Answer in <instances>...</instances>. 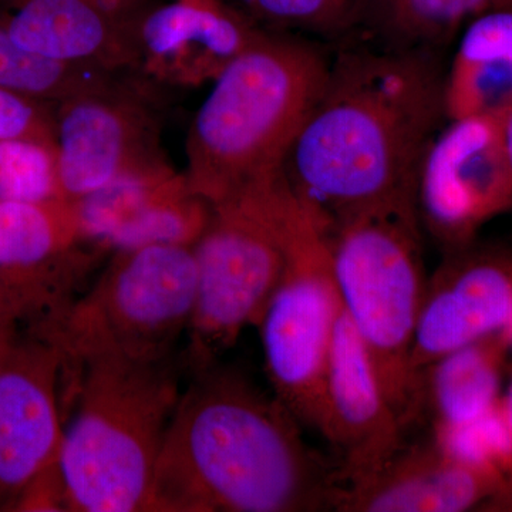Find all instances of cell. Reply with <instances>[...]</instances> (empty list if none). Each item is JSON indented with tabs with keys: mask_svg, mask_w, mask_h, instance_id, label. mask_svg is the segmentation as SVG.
<instances>
[{
	"mask_svg": "<svg viewBox=\"0 0 512 512\" xmlns=\"http://www.w3.org/2000/svg\"><path fill=\"white\" fill-rule=\"evenodd\" d=\"M443 77L429 50L340 53L282 165L292 190L330 224L416 198L421 157L447 120Z\"/></svg>",
	"mask_w": 512,
	"mask_h": 512,
	"instance_id": "1",
	"label": "cell"
},
{
	"mask_svg": "<svg viewBox=\"0 0 512 512\" xmlns=\"http://www.w3.org/2000/svg\"><path fill=\"white\" fill-rule=\"evenodd\" d=\"M299 421L238 370L191 376L161 446L154 512H313L339 474L306 446Z\"/></svg>",
	"mask_w": 512,
	"mask_h": 512,
	"instance_id": "2",
	"label": "cell"
},
{
	"mask_svg": "<svg viewBox=\"0 0 512 512\" xmlns=\"http://www.w3.org/2000/svg\"><path fill=\"white\" fill-rule=\"evenodd\" d=\"M329 64L311 43L269 32L225 64L188 133L191 190L212 204L282 168Z\"/></svg>",
	"mask_w": 512,
	"mask_h": 512,
	"instance_id": "3",
	"label": "cell"
},
{
	"mask_svg": "<svg viewBox=\"0 0 512 512\" xmlns=\"http://www.w3.org/2000/svg\"><path fill=\"white\" fill-rule=\"evenodd\" d=\"M180 394L174 360L79 367L57 457L70 511H153L158 456Z\"/></svg>",
	"mask_w": 512,
	"mask_h": 512,
	"instance_id": "4",
	"label": "cell"
},
{
	"mask_svg": "<svg viewBox=\"0 0 512 512\" xmlns=\"http://www.w3.org/2000/svg\"><path fill=\"white\" fill-rule=\"evenodd\" d=\"M416 198L330 224V254L342 309L362 340L404 427L423 413L412 352L426 292Z\"/></svg>",
	"mask_w": 512,
	"mask_h": 512,
	"instance_id": "5",
	"label": "cell"
},
{
	"mask_svg": "<svg viewBox=\"0 0 512 512\" xmlns=\"http://www.w3.org/2000/svg\"><path fill=\"white\" fill-rule=\"evenodd\" d=\"M295 191L284 170L210 204L194 244L195 302L181 360L190 375L221 362L248 326H258L284 271Z\"/></svg>",
	"mask_w": 512,
	"mask_h": 512,
	"instance_id": "6",
	"label": "cell"
},
{
	"mask_svg": "<svg viewBox=\"0 0 512 512\" xmlns=\"http://www.w3.org/2000/svg\"><path fill=\"white\" fill-rule=\"evenodd\" d=\"M192 247L150 245L114 252L89 291L33 326L59 349L67 383L90 360L174 359L194 309L197 262Z\"/></svg>",
	"mask_w": 512,
	"mask_h": 512,
	"instance_id": "7",
	"label": "cell"
},
{
	"mask_svg": "<svg viewBox=\"0 0 512 512\" xmlns=\"http://www.w3.org/2000/svg\"><path fill=\"white\" fill-rule=\"evenodd\" d=\"M342 312L330 254V221L296 195L284 271L258 328L274 396L299 423L315 429Z\"/></svg>",
	"mask_w": 512,
	"mask_h": 512,
	"instance_id": "8",
	"label": "cell"
},
{
	"mask_svg": "<svg viewBox=\"0 0 512 512\" xmlns=\"http://www.w3.org/2000/svg\"><path fill=\"white\" fill-rule=\"evenodd\" d=\"M503 114L446 120L421 157L417 214L447 252L470 247L485 224L512 210Z\"/></svg>",
	"mask_w": 512,
	"mask_h": 512,
	"instance_id": "9",
	"label": "cell"
},
{
	"mask_svg": "<svg viewBox=\"0 0 512 512\" xmlns=\"http://www.w3.org/2000/svg\"><path fill=\"white\" fill-rule=\"evenodd\" d=\"M59 349L39 330L0 338V511L57 463L66 414Z\"/></svg>",
	"mask_w": 512,
	"mask_h": 512,
	"instance_id": "10",
	"label": "cell"
},
{
	"mask_svg": "<svg viewBox=\"0 0 512 512\" xmlns=\"http://www.w3.org/2000/svg\"><path fill=\"white\" fill-rule=\"evenodd\" d=\"M57 106L55 150L63 200H80L123 175L163 163L150 113L120 80Z\"/></svg>",
	"mask_w": 512,
	"mask_h": 512,
	"instance_id": "11",
	"label": "cell"
},
{
	"mask_svg": "<svg viewBox=\"0 0 512 512\" xmlns=\"http://www.w3.org/2000/svg\"><path fill=\"white\" fill-rule=\"evenodd\" d=\"M96 254L80 234L72 202L0 200V279L28 325L52 318L79 295Z\"/></svg>",
	"mask_w": 512,
	"mask_h": 512,
	"instance_id": "12",
	"label": "cell"
},
{
	"mask_svg": "<svg viewBox=\"0 0 512 512\" xmlns=\"http://www.w3.org/2000/svg\"><path fill=\"white\" fill-rule=\"evenodd\" d=\"M512 315V254L470 247L448 252L427 279L412 352L420 384L427 367L477 340L503 332Z\"/></svg>",
	"mask_w": 512,
	"mask_h": 512,
	"instance_id": "13",
	"label": "cell"
},
{
	"mask_svg": "<svg viewBox=\"0 0 512 512\" xmlns=\"http://www.w3.org/2000/svg\"><path fill=\"white\" fill-rule=\"evenodd\" d=\"M404 429L369 353L342 312L330 348L316 423V430L342 457L339 484L383 466L402 448Z\"/></svg>",
	"mask_w": 512,
	"mask_h": 512,
	"instance_id": "14",
	"label": "cell"
},
{
	"mask_svg": "<svg viewBox=\"0 0 512 512\" xmlns=\"http://www.w3.org/2000/svg\"><path fill=\"white\" fill-rule=\"evenodd\" d=\"M501 474L451 456L436 441L400 448L383 466L338 484L332 508L342 512L493 511Z\"/></svg>",
	"mask_w": 512,
	"mask_h": 512,
	"instance_id": "15",
	"label": "cell"
},
{
	"mask_svg": "<svg viewBox=\"0 0 512 512\" xmlns=\"http://www.w3.org/2000/svg\"><path fill=\"white\" fill-rule=\"evenodd\" d=\"M153 0H0V25L18 45L100 72L138 66L134 23Z\"/></svg>",
	"mask_w": 512,
	"mask_h": 512,
	"instance_id": "16",
	"label": "cell"
},
{
	"mask_svg": "<svg viewBox=\"0 0 512 512\" xmlns=\"http://www.w3.org/2000/svg\"><path fill=\"white\" fill-rule=\"evenodd\" d=\"M262 33L228 0H153L134 23L140 64L187 82L214 80Z\"/></svg>",
	"mask_w": 512,
	"mask_h": 512,
	"instance_id": "17",
	"label": "cell"
},
{
	"mask_svg": "<svg viewBox=\"0 0 512 512\" xmlns=\"http://www.w3.org/2000/svg\"><path fill=\"white\" fill-rule=\"evenodd\" d=\"M443 77L446 119L512 109V6L491 10L457 36Z\"/></svg>",
	"mask_w": 512,
	"mask_h": 512,
	"instance_id": "18",
	"label": "cell"
},
{
	"mask_svg": "<svg viewBox=\"0 0 512 512\" xmlns=\"http://www.w3.org/2000/svg\"><path fill=\"white\" fill-rule=\"evenodd\" d=\"M510 342L503 332L448 353L421 375V404L433 431L484 419L500 406Z\"/></svg>",
	"mask_w": 512,
	"mask_h": 512,
	"instance_id": "19",
	"label": "cell"
},
{
	"mask_svg": "<svg viewBox=\"0 0 512 512\" xmlns=\"http://www.w3.org/2000/svg\"><path fill=\"white\" fill-rule=\"evenodd\" d=\"M508 6L512 0H360V20L386 46L434 52L478 16Z\"/></svg>",
	"mask_w": 512,
	"mask_h": 512,
	"instance_id": "20",
	"label": "cell"
},
{
	"mask_svg": "<svg viewBox=\"0 0 512 512\" xmlns=\"http://www.w3.org/2000/svg\"><path fill=\"white\" fill-rule=\"evenodd\" d=\"M117 73L57 62L18 45L0 25V87L37 101L60 104L117 82Z\"/></svg>",
	"mask_w": 512,
	"mask_h": 512,
	"instance_id": "21",
	"label": "cell"
},
{
	"mask_svg": "<svg viewBox=\"0 0 512 512\" xmlns=\"http://www.w3.org/2000/svg\"><path fill=\"white\" fill-rule=\"evenodd\" d=\"M0 200H63L55 143L33 138L0 141Z\"/></svg>",
	"mask_w": 512,
	"mask_h": 512,
	"instance_id": "22",
	"label": "cell"
},
{
	"mask_svg": "<svg viewBox=\"0 0 512 512\" xmlns=\"http://www.w3.org/2000/svg\"><path fill=\"white\" fill-rule=\"evenodd\" d=\"M259 26L338 35L360 20V0H231Z\"/></svg>",
	"mask_w": 512,
	"mask_h": 512,
	"instance_id": "23",
	"label": "cell"
},
{
	"mask_svg": "<svg viewBox=\"0 0 512 512\" xmlns=\"http://www.w3.org/2000/svg\"><path fill=\"white\" fill-rule=\"evenodd\" d=\"M45 106L0 87V141L33 138L55 143V117Z\"/></svg>",
	"mask_w": 512,
	"mask_h": 512,
	"instance_id": "24",
	"label": "cell"
},
{
	"mask_svg": "<svg viewBox=\"0 0 512 512\" xmlns=\"http://www.w3.org/2000/svg\"><path fill=\"white\" fill-rule=\"evenodd\" d=\"M23 316L18 303L0 279V338L22 328Z\"/></svg>",
	"mask_w": 512,
	"mask_h": 512,
	"instance_id": "25",
	"label": "cell"
},
{
	"mask_svg": "<svg viewBox=\"0 0 512 512\" xmlns=\"http://www.w3.org/2000/svg\"><path fill=\"white\" fill-rule=\"evenodd\" d=\"M501 121H503L505 154H507L508 167H510L512 177V109L505 111Z\"/></svg>",
	"mask_w": 512,
	"mask_h": 512,
	"instance_id": "26",
	"label": "cell"
},
{
	"mask_svg": "<svg viewBox=\"0 0 512 512\" xmlns=\"http://www.w3.org/2000/svg\"><path fill=\"white\" fill-rule=\"evenodd\" d=\"M503 333L505 335V338L508 339V342H510V345L512 348V315H511L510 320H508L507 326H505Z\"/></svg>",
	"mask_w": 512,
	"mask_h": 512,
	"instance_id": "27",
	"label": "cell"
}]
</instances>
